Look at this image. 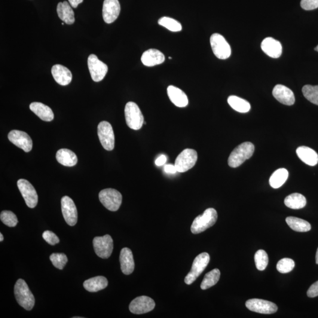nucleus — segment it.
<instances>
[{
  "label": "nucleus",
  "mask_w": 318,
  "mask_h": 318,
  "mask_svg": "<svg viewBox=\"0 0 318 318\" xmlns=\"http://www.w3.org/2000/svg\"><path fill=\"white\" fill-rule=\"evenodd\" d=\"M255 151V146L252 143L244 142L235 148L229 156V166L237 168L242 164L247 159L252 157Z\"/></svg>",
  "instance_id": "nucleus-1"
},
{
  "label": "nucleus",
  "mask_w": 318,
  "mask_h": 318,
  "mask_svg": "<svg viewBox=\"0 0 318 318\" xmlns=\"http://www.w3.org/2000/svg\"><path fill=\"white\" fill-rule=\"evenodd\" d=\"M14 294L21 307L27 311L32 310L35 304V296L23 279H18L14 286Z\"/></svg>",
  "instance_id": "nucleus-2"
},
{
  "label": "nucleus",
  "mask_w": 318,
  "mask_h": 318,
  "mask_svg": "<svg viewBox=\"0 0 318 318\" xmlns=\"http://www.w3.org/2000/svg\"><path fill=\"white\" fill-rule=\"evenodd\" d=\"M218 219V213L213 208H209L202 215H199L193 222L191 226L192 234H199L205 231L215 224Z\"/></svg>",
  "instance_id": "nucleus-3"
},
{
  "label": "nucleus",
  "mask_w": 318,
  "mask_h": 318,
  "mask_svg": "<svg viewBox=\"0 0 318 318\" xmlns=\"http://www.w3.org/2000/svg\"><path fill=\"white\" fill-rule=\"evenodd\" d=\"M124 114L127 125L131 129L138 130L142 127L144 117L137 104L128 102L125 106Z\"/></svg>",
  "instance_id": "nucleus-4"
},
{
  "label": "nucleus",
  "mask_w": 318,
  "mask_h": 318,
  "mask_svg": "<svg viewBox=\"0 0 318 318\" xmlns=\"http://www.w3.org/2000/svg\"><path fill=\"white\" fill-rule=\"evenodd\" d=\"M99 197L100 202L110 211L116 212L121 206L122 195L116 189H104L99 193Z\"/></svg>",
  "instance_id": "nucleus-5"
},
{
  "label": "nucleus",
  "mask_w": 318,
  "mask_h": 318,
  "mask_svg": "<svg viewBox=\"0 0 318 318\" xmlns=\"http://www.w3.org/2000/svg\"><path fill=\"white\" fill-rule=\"evenodd\" d=\"M210 261V256L206 252L200 253L196 257L193 262L191 270L185 277V282L187 285H191L197 278L202 274Z\"/></svg>",
  "instance_id": "nucleus-6"
},
{
  "label": "nucleus",
  "mask_w": 318,
  "mask_h": 318,
  "mask_svg": "<svg viewBox=\"0 0 318 318\" xmlns=\"http://www.w3.org/2000/svg\"><path fill=\"white\" fill-rule=\"evenodd\" d=\"M198 160V153L194 149H186L177 157L175 166L177 172L184 173L194 167Z\"/></svg>",
  "instance_id": "nucleus-7"
},
{
  "label": "nucleus",
  "mask_w": 318,
  "mask_h": 318,
  "mask_svg": "<svg viewBox=\"0 0 318 318\" xmlns=\"http://www.w3.org/2000/svg\"><path fill=\"white\" fill-rule=\"evenodd\" d=\"M210 42L214 54L219 59H227L231 55V48L226 39L218 33L210 37Z\"/></svg>",
  "instance_id": "nucleus-8"
},
{
  "label": "nucleus",
  "mask_w": 318,
  "mask_h": 318,
  "mask_svg": "<svg viewBox=\"0 0 318 318\" xmlns=\"http://www.w3.org/2000/svg\"><path fill=\"white\" fill-rule=\"evenodd\" d=\"M98 136L101 144L106 151H111L115 148V134L112 125L108 121L100 122L97 127Z\"/></svg>",
  "instance_id": "nucleus-9"
},
{
  "label": "nucleus",
  "mask_w": 318,
  "mask_h": 318,
  "mask_svg": "<svg viewBox=\"0 0 318 318\" xmlns=\"http://www.w3.org/2000/svg\"><path fill=\"white\" fill-rule=\"evenodd\" d=\"M88 70L91 77L95 82H99L105 78L108 72V67L98 59L95 54H90L87 60Z\"/></svg>",
  "instance_id": "nucleus-10"
},
{
  "label": "nucleus",
  "mask_w": 318,
  "mask_h": 318,
  "mask_svg": "<svg viewBox=\"0 0 318 318\" xmlns=\"http://www.w3.org/2000/svg\"><path fill=\"white\" fill-rule=\"evenodd\" d=\"M93 247L96 255L103 259H108L111 256L113 250V240L110 235L94 238Z\"/></svg>",
  "instance_id": "nucleus-11"
},
{
  "label": "nucleus",
  "mask_w": 318,
  "mask_h": 318,
  "mask_svg": "<svg viewBox=\"0 0 318 318\" xmlns=\"http://www.w3.org/2000/svg\"><path fill=\"white\" fill-rule=\"evenodd\" d=\"M17 186L27 206L35 207L38 203V195L31 183L26 179H20L18 180Z\"/></svg>",
  "instance_id": "nucleus-12"
},
{
  "label": "nucleus",
  "mask_w": 318,
  "mask_h": 318,
  "mask_svg": "<svg viewBox=\"0 0 318 318\" xmlns=\"http://www.w3.org/2000/svg\"><path fill=\"white\" fill-rule=\"evenodd\" d=\"M246 307L250 311L262 314H274L278 309L274 303L260 299H249L246 302Z\"/></svg>",
  "instance_id": "nucleus-13"
},
{
  "label": "nucleus",
  "mask_w": 318,
  "mask_h": 318,
  "mask_svg": "<svg viewBox=\"0 0 318 318\" xmlns=\"http://www.w3.org/2000/svg\"><path fill=\"white\" fill-rule=\"evenodd\" d=\"M155 302L154 299L146 296H141L133 299L129 305V310L134 314H143L154 310Z\"/></svg>",
  "instance_id": "nucleus-14"
},
{
  "label": "nucleus",
  "mask_w": 318,
  "mask_h": 318,
  "mask_svg": "<svg viewBox=\"0 0 318 318\" xmlns=\"http://www.w3.org/2000/svg\"><path fill=\"white\" fill-rule=\"evenodd\" d=\"M62 213L67 224L75 226L78 222V213L76 204L69 197H64L61 200Z\"/></svg>",
  "instance_id": "nucleus-15"
},
{
  "label": "nucleus",
  "mask_w": 318,
  "mask_h": 318,
  "mask_svg": "<svg viewBox=\"0 0 318 318\" xmlns=\"http://www.w3.org/2000/svg\"><path fill=\"white\" fill-rule=\"evenodd\" d=\"M8 138L12 143L25 152H29L32 150L33 142L31 137L23 131L12 130L8 133Z\"/></svg>",
  "instance_id": "nucleus-16"
},
{
  "label": "nucleus",
  "mask_w": 318,
  "mask_h": 318,
  "mask_svg": "<svg viewBox=\"0 0 318 318\" xmlns=\"http://www.w3.org/2000/svg\"><path fill=\"white\" fill-rule=\"evenodd\" d=\"M121 10L118 0H105L103 5V17L105 22L111 24L117 19Z\"/></svg>",
  "instance_id": "nucleus-17"
},
{
  "label": "nucleus",
  "mask_w": 318,
  "mask_h": 318,
  "mask_svg": "<svg viewBox=\"0 0 318 318\" xmlns=\"http://www.w3.org/2000/svg\"><path fill=\"white\" fill-rule=\"evenodd\" d=\"M273 96L278 102L287 106H292L295 102V98L293 91L288 87L282 84L275 85L273 91Z\"/></svg>",
  "instance_id": "nucleus-18"
},
{
  "label": "nucleus",
  "mask_w": 318,
  "mask_h": 318,
  "mask_svg": "<svg viewBox=\"0 0 318 318\" xmlns=\"http://www.w3.org/2000/svg\"><path fill=\"white\" fill-rule=\"evenodd\" d=\"M261 48L265 54L274 59H278L282 53V44L272 38L265 39L262 42Z\"/></svg>",
  "instance_id": "nucleus-19"
},
{
  "label": "nucleus",
  "mask_w": 318,
  "mask_h": 318,
  "mask_svg": "<svg viewBox=\"0 0 318 318\" xmlns=\"http://www.w3.org/2000/svg\"><path fill=\"white\" fill-rule=\"evenodd\" d=\"M51 74L55 80L60 85H68L72 80V72L61 64H56L52 67Z\"/></svg>",
  "instance_id": "nucleus-20"
},
{
  "label": "nucleus",
  "mask_w": 318,
  "mask_h": 318,
  "mask_svg": "<svg viewBox=\"0 0 318 318\" xmlns=\"http://www.w3.org/2000/svg\"><path fill=\"white\" fill-rule=\"evenodd\" d=\"M144 65L153 67L163 63L165 60L164 54L157 49H149L144 52L141 57Z\"/></svg>",
  "instance_id": "nucleus-21"
},
{
  "label": "nucleus",
  "mask_w": 318,
  "mask_h": 318,
  "mask_svg": "<svg viewBox=\"0 0 318 318\" xmlns=\"http://www.w3.org/2000/svg\"><path fill=\"white\" fill-rule=\"evenodd\" d=\"M167 94L169 99L174 105L179 108H185L189 103L188 96L180 88L173 85L167 87Z\"/></svg>",
  "instance_id": "nucleus-22"
},
{
  "label": "nucleus",
  "mask_w": 318,
  "mask_h": 318,
  "mask_svg": "<svg viewBox=\"0 0 318 318\" xmlns=\"http://www.w3.org/2000/svg\"><path fill=\"white\" fill-rule=\"evenodd\" d=\"M121 270L124 275H130L134 270L133 253L130 249L124 247L121 249L120 255Z\"/></svg>",
  "instance_id": "nucleus-23"
},
{
  "label": "nucleus",
  "mask_w": 318,
  "mask_h": 318,
  "mask_svg": "<svg viewBox=\"0 0 318 318\" xmlns=\"http://www.w3.org/2000/svg\"><path fill=\"white\" fill-rule=\"evenodd\" d=\"M296 154L301 160L309 166H314L318 163V155L314 150L307 146H301L296 149Z\"/></svg>",
  "instance_id": "nucleus-24"
},
{
  "label": "nucleus",
  "mask_w": 318,
  "mask_h": 318,
  "mask_svg": "<svg viewBox=\"0 0 318 318\" xmlns=\"http://www.w3.org/2000/svg\"><path fill=\"white\" fill-rule=\"evenodd\" d=\"M71 5L67 1L59 2L57 5V12L61 20L69 25L75 23V13Z\"/></svg>",
  "instance_id": "nucleus-25"
},
{
  "label": "nucleus",
  "mask_w": 318,
  "mask_h": 318,
  "mask_svg": "<svg viewBox=\"0 0 318 318\" xmlns=\"http://www.w3.org/2000/svg\"><path fill=\"white\" fill-rule=\"evenodd\" d=\"M30 109L40 119L45 121H51L54 119V113L50 108L41 103L33 102Z\"/></svg>",
  "instance_id": "nucleus-26"
},
{
  "label": "nucleus",
  "mask_w": 318,
  "mask_h": 318,
  "mask_svg": "<svg viewBox=\"0 0 318 318\" xmlns=\"http://www.w3.org/2000/svg\"><path fill=\"white\" fill-rule=\"evenodd\" d=\"M58 162L63 166L72 167L75 166L78 161L77 156L69 149H60L56 154Z\"/></svg>",
  "instance_id": "nucleus-27"
},
{
  "label": "nucleus",
  "mask_w": 318,
  "mask_h": 318,
  "mask_svg": "<svg viewBox=\"0 0 318 318\" xmlns=\"http://www.w3.org/2000/svg\"><path fill=\"white\" fill-rule=\"evenodd\" d=\"M108 285V280L105 277L98 276L84 281V287L90 292H96L105 289Z\"/></svg>",
  "instance_id": "nucleus-28"
},
{
  "label": "nucleus",
  "mask_w": 318,
  "mask_h": 318,
  "mask_svg": "<svg viewBox=\"0 0 318 318\" xmlns=\"http://www.w3.org/2000/svg\"><path fill=\"white\" fill-rule=\"evenodd\" d=\"M284 202L285 205L290 209H300L304 208L307 204V199L304 195L295 193L287 196Z\"/></svg>",
  "instance_id": "nucleus-29"
},
{
  "label": "nucleus",
  "mask_w": 318,
  "mask_h": 318,
  "mask_svg": "<svg viewBox=\"0 0 318 318\" xmlns=\"http://www.w3.org/2000/svg\"><path fill=\"white\" fill-rule=\"evenodd\" d=\"M287 224L292 230L299 232H307L311 229L310 223L304 219L289 216L286 219Z\"/></svg>",
  "instance_id": "nucleus-30"
},
{
  "label": "nucleus",
  "mask_w": 318,
  "mask_h": 318,
  "mask_svg": "<svg viewBox=\"0 0 318 318\" xmlns=\"http://www.w3.org/2000/svg\"><path fill=\"white\" fill-rule=\"evenodd\" d=\"M289 173L286 169L280 168L272 174L270 179V184L274 189L279 188L288 178Z\"/></svg>",
  "instance_id": "nucleus-31"
},
{
  "label": "nucleus",
  "mask_w": 318,
  "mask_h": 318,
  "mask_svg": "<svg viewBox=\"0 0 318 318\" xmlns=\"http://www.w3.org/2000/svg\"><path fill=\"white\" fill-rule=\"evenodd\" d=\"M228 102L231 108L237 112L244 113L250 111V103L241 98L231 96L228 97Z\"/></svg>",
  "instance_id": "nucleus-32"
},
{
  "label": "nucleus",
  "mask_w": 318,
  "mask_h": 318,
  "mask_svg": "<svg viewBox=\"0 0 318 318\" xmlns=\"http://www.w3.org/2000/svg\"><path fill=\"white\" fill-rule=\"evenodd\" d=\"M221 277V272L218 269H214L212 271L208 272L204 276L200 287L202 290H206L215 285Z\"/></svg>",
  "instance_id": "nucleus-33"
},
{
  "label": "nucleus",
  "mask_w": 318,
  "mask_h": 318,
  "mask_svg": "<svg viewBox=\"0 0 318 318\" xmlns=\"http://www.w3.org/2000/svg\"><path fill=\"white\" fill-rule=\"evenodd\" d=\"M158 23L171 32H180L182 29V24L178 21L170 17H161L159 20Z\"/></svg>",
  "instance_id": "nucleus-34"
},
{
  "label": "nucleus",
  "mask_w": 318,
  "mask_h": 318,
  "mask_svg": "<svg viewBox=\"0 0 318 318\" xmlns=\"http://www.w3.org/2000/svg\"><path fill=\"white\" fill-rule=\"evenodd\" d=\"M302 93L306 99L318 106V85H305L302 88Z\"/></svg>",
  "instance_id": "nucleus-35"
},
{
  "label": "nucleus",
  "mask_w": 318,
  "mask_h": 318,
  "mask_svg": "<svg viewBox=\"0 0 318 318\" xmlns=\"http://www.w3.org/2000/svg\"><path fill=\"white\" fill-rule=\"evenodd\" d=\"M255 262L256 268L259 271H264L269 262L267 253L264 250H259L255 255Z\"/></svg>",
  "instance_id": "nucleus-36"
},
{
  "label": "nucleus",
  "mask_w": 318,
  "mask_h": 318,
  "mask_svg": "<svg viewBox=\"0 0 318 318\" xmlns=\"http://www.w3.org/2000/svg\"><path fill=\"white\" fill-rule=\"evenodd\" d=\"M0 219L2 222L8 227H15L18 223L16 215L11 211H2L0 215Z\"/></svg>",
  "instance_id": "nucleus-37"
},
{
  "label": "nucleus",
  "mask_w": 318,
  "mask_h": 318,
  "mask_svg": "<svg viewBox=\"0 0 318 318\" xmlns=\"http://www.w3.org/2000/svg\"><path fill=\"white\" fill-rule=\"evenodd\" d=\"M295 265V262L292 259L283 258L278 262L277 268L280 273L287 274L293 270Z\"/></svg>",
  "instance_id": "nucleus-38"
},
{
  "label": "nucleus",
  "mask_w": 318,
  "mask_h": 318,
  "mask_svg": "<svg viewBox=\"0 0 318 318\" xmlns=\"http://www.w3.org/2000/svg\"><path fill=\"white\" fill-rule=\"evenodd\" d=\"M50 259L54 267L60 270H63L67 262H68L67 256L64 253H52L50 256Z\"/></svg>",
  "instance_id": "nucleus-39"
},
{
  "label": "nucleus",
  "mask_w": 318,
  "mask_h": 318,
  "mask_svg": "<svg viewBox=\"0 0 318 318\" xmlns=\"http://www.w3.org/2000/svg\"><path fill=\"white\" fill-rule=\"evenodd\" d=\"M42 238L51 245H55L60 242L59 238L53 232L46 231L42 234Z\"/></svg>",
  "instance_id": "nucleus-40"
},
{
  "label": "nucleus",
  "mask_w": 318,
  "mask_h": 318,
  "mask_svg": "<svg viewBox=\"0 0 318 318\" xmlns=\"http://www.w3.org/2000/svg\"><path fill=\"white\" fill-rule=\"evenodd\" d=\"M301 5L305 10H313L318 8V0H302Z\"/></svg>",
  "instance_id": "nucleus-41"
},
{
  "label": "nucleus",
  "mask_w": 318,
  "mask_h": 318,
  "mask_svg": "<svg viewBox=\"0 0 318 318\" xmlns=\"http://www.w3.org/2000/svg\"><path fill=\"white\" fill-rule=\"evenodd\" d=\"M307 295L310 298H315L318 296V281L310 286L308 290Z\"/></svg>",
  "instance_id": "nucleus-42"
},
{
  "label": "nucleus",
  "mask_w": 318,
  "mask_h": 318,
  "mask_svg": "<svg viewBox=\"0 0 318 318\" xmlns=\"http://www.w3.org/2000/svg\"><path fill=\"white\" fill-rule=\"evenodd\" d=\"M164 172L167 173L175 174L177 172L175 165L167 164L164 167Z\"/></svg>",
  "instance_id": "nucleus-43"
},
{
  "label": "nucleus",
  "mask_w": 318,
  "mask_h": 318,
  "mask_svg": "<svg viewBox=\"0 0 318 318\" xmlns=\"http://www.w3.org/2000/svg\"><path fill=\"white\" fill-rule=\"evenodd\" d=\"M167 161V158L166 156L162 155L159 157L155 161V164L158 166H163V164L166 163Z\"/></svg>",
  "instance_id": "nucleus-44"
},
{
  "label": "nucleus",
  "mask_w": 318,
  "mask_h": 318,
  "mask_svg": "<svg viewBox=\"0 0 318 318\" xmlns=\"http://www.w3.org/2000/svg\"><path fill=\"white\" fill-rule=\"evenodd\" d=\"M83 2V0H69L70 4L73 8H77L80 4Z\"/></svg>",
  "instance_id": "nucleus-45"
},
{
  "label": "nucleus",
  "mask_w": 318,
  "mask_h": 318,
  "mask_svg": "<svg viewBox=\"0 0 318 318\" xmlns=\"http://www.w3.org/2000/svg\"><path fill=\"white\" fill-rule=\"evenodd\" d=\"M316 263L318 265V248L317 249V252L316 253Z\"/></svg>",
  "instance_id": "nucleus-46"
},
{
  "label": "nucleus",
  "mask_w": 318,
  "mask_h": 318,
  "mask_svg": "<svg viewBox=\"0 0 318 318\" xmlns=\"http://www.w3.org/2000/svg\"><path fill=\"white\" fill-rule=\"evenodd\" d=\"M4 240V237H3L2 234L1 233L0 234V241H2Z\"/></svg>",
  "instance_id": "nucleus-47"
},
{
  "label": "nucleus",
  "mask_w": 318,
  "mask_h": 318,
  "mask_svg": "<svg viewBox=\"0 0 318 318\" xmlns=\"http://www.w3.org/2000/svg\"><path fill=\"white\" fill-rule=\"evenodd\" d=\"M315 50L318 51V45H317V47L316 48H315Z\"/></svg>",
  "instance_id": "nucleus-48"
}]
</instances>
